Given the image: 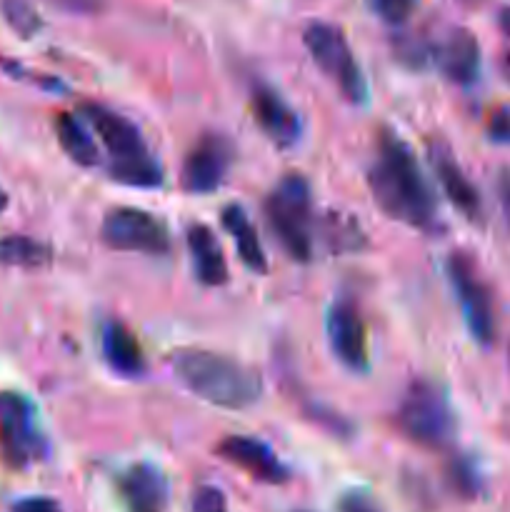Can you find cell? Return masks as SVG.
Listing matches in <instances>:
<instances>
[{"instance_id": "cell-2", "label": "cell", "mask_w": 510, "mask_h": 512, "mask_svg": "<svg viewBox=\"0 0 510 512\" xmlns=\"http://www.w3.org/2000/svg\"><path fill=\"white\" fill-rule=\"evenodd\" d=\"M173 373L190 393L205 403L225 410H243L258 403L263 393L260 375L248 365L228 358V355L210 353V350L188 348L170 355Z\"/></svg>"}, {"instance_id": "cell-26", "label": "cell", "mask_w": 510, "mask_h": 512, "mask_svg": "<svg viewBox=\"0 0 510 512\" xmlns=\"http://www.w3.org/2000/svg\"><path fill=\"white\" fill-rule=\"evenodd\" d=\"M338 512H385L378 505V500L365 490H348L338 500Z\"/></svg>"}, {"instance_id": "cell-33", "label": "cell", "mask_w": 510, "mask_h": 512, "mask_svg": "<svg viewBox=\"0 0 510 512\" xmlns=\"http://www.w3.org/2000/svg\"><path fill=\"white\" fill-rule=\"evenodd\" d=\"M5 205H8V195H5L3 190H0V210H3Z\"/></svg>"}, {"instance_id": "cell-9", "label": "cell", "mask_w": 510, "mask_h": 512, "mask_svg": "<svg viewBox=\"0 0 510 512\" xmlns=\"http://www.w3.org/2000/svg\"><path fill=\"white\" fill-rule=\"evenodd\" d=\"M103 243L113 250L145 255H165L170 250L168 225L158 215L140 208H113L100 225Z\"/></svg>"}, {"instance_id": "cell-13", "label": "cell", "mask_w": 510, "mask_h": 512, "mask_svg": "<svg viewBox=\"0 0 510 512\" xmlns=\"http://www.w3.org/2000/svg\"><path fill=\"white\" fill-rule=\"evenodd\" d=\"M220 458L228 460V463L238 465L240 470H245L248 475H253L255 480H263V483H288L290 473L283 463H280L278 455L258 438H248V435H230L223 443L218 445Z\"/></svg>"}, {"instance_id": "cell-31", "label": "cell", "mask_w": 510, "mask_h": 512, "mask_svg": "<svg viewBox=\"0 0 510 512\" xmlns=\"http://www.w3.org/2000/svg\"><path fill=\"white\" fill-rule=\"evenodd\" d=\"M498 23H500V30H503V33L508 35V38H510V8H503V10H500Z\"/></svg>"}, {"instance_id": "cell-21", "label": "cell", "mask_w": 510, "mask_h": 512, "mask_svg": "<svg viewBox=\"0 0 510 512\" xmlns=\"http://www.w3.org/2000/svg\"><path fill=\"white\" fill-rule=\"evenodd\" d=\"M53 260V250L28 235H8L0 240V263L10 268H43Z\"/></svg>"}, {"instance_id": "cell-16", "label": "cell", "mask_w": 510, "mask_h": 512, "mask_svg": "<svg viewBox=\"0 0 510 512\" xmlns=\"http://www.w3.org/2000/svg\"><path fill=\"white\" fill-rule=\"evenodd\" d=\"M435 60L445 78L455 85H473L480 75V45L468 28L450 30L435 48Z\"/></svg>"}, {"instance_id": "cell-12", "label": "cell", "mask_w": 510, "mask_h": 512, "mask_svg": "<svg viewBox=\"0 0 510 512\" xmlns=\"http://www.w3.org/2000/svg\"><path fill=\"white\" fill-rule=\"evenodd\" d=\"M118 500L125 512H165L170 488L163 470L150 463H135L115 480Z\"/></svg>"}, {"instance_id": "cell-11", "label": "cell", "mask_w": 510, "mask_h": 512, "mask_svg": "<svg viewBox=\"0 0 510 512\" xmlns=\"http://www.w3.org/2000/svg\"><path fill=\"white\" fill-rule=\"evenodd\" d=\"M233 163V145L223 135H205L188 153L183 165V188L195 195H208L223 185Z\"/></svg>"}, {"instance_id": "cell-14", "label": "cell", "mask_w": 510, "mask_h": 512, "mask_svg": "<svg viewBox=\"0 0 510 512\" xmlns=\"http://www.w3.org/2000/svg\"><path fill=\"white\" fill-rule=\"evenodd\" d=\"M250 108L258 128L280 148H290L300 138V118L270 85H255L250 95Z\"/></svg>"}, {"instance_id": "cell-32", "label": "cell", "mask_w": 510, "mask_h": 512, "mask_svg": "<svg viewBox=\"0 0 510 512\" xmlns=\"http://www.w3.org/2000/svg\"><path fill=\"white\" fill-rule=\"evenodd\" d=\"M503 75L510 85V50H505V55H503Z\"/></svg>"}, {"instance_id": "cell-5", "label": "cell", "mask_w": 510, "mask_h": 512, "mask_svg": "<svg viewBox=\"0 0 510 512\" xmlns=\"http://www.w3.org/2000/svg\"><path fill=\"white\" fill-rule=\"evenodd\" d=\"M395 425L410 443L428 450H443L455 435V415L448 400L425 380H415L405 390L395 410Z\"/></svg>"}, {"instance_id": "cell-29", "label": "cell", "mask_w": 510, "mask_h": 512, "mask_svg": "<svg viewBox=\"0 0 510 512\" xmlns=\"http://www.w3.org/2000/svg\"><path fill=\"white\" fill-rule=\"evenodd\" d=\"M10 512H63L53 498H43V495H33V498H23L13 505Z\"/></svg>"}, {"instance_id": "cell-18", "label": "cell", "mask_w": 510, "mask_h": 512, "mask_svg": "<svg viewBox=\"0 0 510 512\" xmlns=\"http://www.w3.org/2000/svg\"><path fill=\"white\" fill-rule=\"evenodd\" d=\"M103 355L110 368L125 378H140L145 373V355L138 338L130 333L128 325L118 320L103 328Z\"/></svg>"}, {"instance_id": "cell-28", "label": "cell", "mask_w": 510, "mask_h": 512, "mask_svg": "<svg viewBox=\"0 0 510 512\" xmlns=\"http://www.w3.org/2000/svg\"><path fill=\"white\" fill-rule=\"evenodd\" d=\"M428 55L430 48L423 43V40H415V38H405L398 43V58L403 63H408L410 68H423L428 63Z\"/></svg>"}, {"instance_id": "cell-15", "label": "cell", "mask_w": 510, "mask_h": 512, "mask_svg": "<svg viewBox=\"0 0 510 512\" xmlns=\"http://www.w3.org/2000/svg\"><path fill=\"white\" fill-rule=\"evenodd\" d=\"M430 163H433L438 183L443 193L448 195L450 203L460 210L468 220H480L483 215V203H480V193L473 183L468 180L465 170L450 153L445 143H430Z\"/></svg>"}, {"instance_id": "cell-3", "label": "cell", "mask_w": 510, "mask_h": 512, "mask_svg": "<svg viewBox=\"0 0 510 512\" xmlns=\"http://www.w3.org/2000/svg\"><path fill=\"white\" fill-rule=\"evenodd\" d=\"M83 115L110 155V175L130 188H158L163 168L148 150L140 130L125 115L98 103H85Z\"/></svg>"}, {"instance_id": "cell-6", "label": "cell", "mask_w": 510, "mask_h": 512, "mask_svg": "<svg viewBox=\"0 0 510 512\" xmlns=\"http://www.w3.org/2000/svg\"><path fill=\"white\" fill-rule=\"evenodd\" d=\"M303 43L315 65L333 83H338L340 93L350 103L363 105L368 100V83H365L363 70H360L343 30L330 23H310L303 33Z\"/></svg>"}, {"instance_id": "cell-23", "label": "cell", "mask_w": 510, "mask_h": 512, "mask_svg": "<svg viewBox=\"0 0 510 512\" xmlns=\"http://www.w3.org/2000/svg\"><path fill=\"white\" fill-rule=\"evenodd\" d=\"M0 10H3L8 25L20 38H33L43 28V20H40V15L35 13L28 0H0Z\"/></svg>"}, {"instance_id": "cell-1", "label": "cell", "mask_w": 510, "mask_h": 512, "mask_svg": "<svg viewBox=\"0 0 510 512\" xmlns=\"http://www.w3.org/2000/svg\"><path fill=\"white\" fill-rule=\"evenodd\" d=\"M373 200L388 218L418 230L435 225V195L410 145L393 130H380L378 153L368 170Z\"/></svg>"}, {"instance_id": "cell-19", "label": "cell", "mask_w": 510, "mask_h": 512, "mask_svg": "<svg viewBox=\"0 0 510 512\" xmlns=\"http://www.w3.org/2000/svg\"><path fill=\"white\" fill-rule=\"evenodd\" d=\"M220 220H223V228L233 238L235 250H238L245 268H250L253 273H265L268 270V258H265V250L260 245L258 230H255L250 215L240 205H228L220 213Z\"/></svg>"}, {"instance_id": "cell-25", "label": "cell", "mask_w": 510, "mask_h": 512, "mask_svg": "<svg viewBox=\"0 0 510 512\" xmlns=\"http://www.w3.org/2000/svg\"><path fill=\"white\" fill-rule=\"evenodd\" d=\"M190 510L193 512H228L225 495L213 485H200L190 500Z\"/></svg>"}, {"instance_id": "cell-20", "label": "cell", "mask_w": 510, "mask_h": 512, "mask_svg": "<svg viewBox=\"0 0 510 512\" xmlns=\"http://www.w3.org/2000/svg\"><path fill=\"white\" fill-rule=\"evenodd\" d=\"M55 135H58L60 148L65 150L73 163L83 165V168H93L100 160V150L95 145L93 135L85 128L83 120L73 113H60L55 118Z\"/></svg>"}, {"instance_id": "cell-27", "label": "cell", "mask_w": 510, "mask_h": 512, "mask_svg": "<svg viewBox=\"0 0 510 512\" xmlns=\"http://www.w3.org/2000/svg\"><path fill=\"white\" fill-rule=\"evenodd\" d=\"M488 135L493 143L510 145V105H500L490 113Z\"/></svg>"}, {"instance_id": "cell-8", "label": "cell", "mask_w": 510, "mask_h": 512, "mask_svg": "<svg viewBox=\"0 0 510 512\" xmlns=\"http://www.w3.org/2000/svg\"><path fill=\"white\" fill-rule=\"evenodd\" d=\"M0 453L13 468H28L48 453L38 413L20 393H0Z\"/></svg>"}, {"instance_id": "cell-24", "label": "cell", "mask_w": 510, "mask_h": 512, "mask_svg": "<svg viewBox=\"0 0 510 512\" xmlns=\"http://www.w3.org/2000/svg\"><path fill=\"white\" fill-rule=\"evenodd\" d=\"M375 15L390 25H400L418 10L420 0H370Z\"/></svg>"}, {"instance_id": "cell-10", "label": "cell", "mask_w": 510, "mask_h": 512, "mask_svg": "<svg viewBox=\"0 0 510 512\" xmlns=\"http://www.w3.org/2000/svg\"><path fill=\"white\" fill-rule=\"evenodd\" d=\"M325 333H328L330 350L345 368L353 373H365L370 368L368 330H365L363 315L350 300H338L330 305Z\"/></svg>"}, {"instance_id": "cell-22", "label": "cell", "mask_w": 510, "mask_h": 512, "mask_svg": "<svg viewBox=\"0 0 510 512\" xmlns=\"http://www.w3.org/2000/svg\"><path fill=\"white\" fill-rule=\"evenodd\" d=\"M448 483L450 488L458 495H463L465 500H475L483 490V478H480L478 468L470 458L465 455H458V458L450 460L448 465Z\"/></svg>"}, {"instance_id": "cell-17", "label": "cell", "mask_w": 510, "mask_h": 512, "mask_svg": "<svg viewBox=\"0 0 510 512\" xmlns=\"http://www.w3.org/2000/svg\"><path fill=\"white\" fill-rule=\"evenodd\" d=\"M185 240H188L195 278L203 285H210V288L228 283V263H225L223 248H220L213 230L203 223H195L188 228V238Z\"/></svg>"}, {"instance_id": "cell-7", "label": "cell", "mask_w": 510, "mask_h": 512, "mask_svg": "<svg viewBox=\"0 0 510 512\" xmlns=\"http://www.w3.org/2000/svg\"><path fill=\"white\" fill-rule=\"evenodd\" d=\"M448 278L450 285H453L455 298H458L465 325H468L470 338L483 345V348H490L498 325H495L493 293H490L488 283L480 275L478 265L473 263L468 253L455 250L448 258Z\"/></svg>"}, {"instance_id": "cell-4", "label": "cell", "mask_w": 510, "mask_h": 512, "mask_svg": "<svg viewBox=\"0 0 510 512\" xmlns=\"http://www.w3.org/2000/svg\"><path fill=\"white\" fill-rule=\"evenodd\" d=\"M265 220L285 253L298 263L313 255V198L303 175H285L265 200Z\"/></svg>"}, {"instance_id": "cell-30", "label": "cell", "mask_w": 510, "mask_h": 512, "mask_svg": "<svg viewBox=\"0 0 510 512\" xmlns=\"http://www.w3.org/2000/svg\"><path fill=\"white\" fill-rule=\"evenodd\" d=\"M498 198H500V208H503L505 223L510 228V170H503L498 178Z\"/></svg>"}]
</instances>
